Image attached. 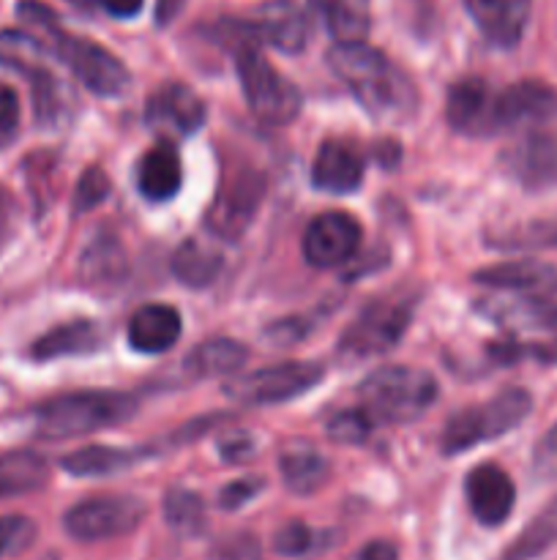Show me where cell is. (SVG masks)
I'll use <instances>...</instances> for the list:
<instances>
[{"mask_svg":"<svg viewBox=\"0 0 557 560\" xmlns=\"http://www.w3.org/2000/svg\"><path fill=\"white\" fill-rule=\"evenodd\" d=\"M246 359H249L246 345L227 337H216L205 339V342L191 350L189 359H186V370L197 377L233 375V372H238L246 364Z\"/></svg>","mask_w":557,"mask_h":560,"instance_id":"29","label":"cell"},{"mask_svg":"<svg viewBox=\"0 0 557 560\" xmlns=\"http://www.w3.org/2000/svg\"><path fill=\"white\" fill-rule=\"evenodd\" d=\"M251 33L284 55H298L309 47L311 20L295 0H268L249 22Z\"/></svg>","mask_w":557,"mask_h":560,"instance_id":"15","label":"cell"},{"mask_svg":"<svg viewBox=\"0 0 557 560\" xmlns=\"http://www.w3.org/2000/svg\"><path fill=\"white\" fill-rule=\"evenodd\" d=\"M284 487L295 495H315L331 476V463L311 446H295L278 457Z\"/></svg>","mask_w":557,"mask_h":560,"instance_id":"28","label":"cell"},{"mask_svg":"<svg viewBox=\"0 0 557 560\" xmlns=\"http://www.w3.org/2000/svg\"><path fill=\"white\" fill-rule=\"evenodd\" d=\"M322 377H325V366L317 361H284V364L235 377L227 383L224 394L244 408H265V405L289 402L311 392Z\"/></svg>","mask_w":557,"mask_h":560,"instance_id":"7","label":"cell"},{"mask_svg":"<svg viewBox=\"0 0 557 560\" xmlns=\"http://www.w3.org/2000/svg\"><path fill=\"white\" fill-rule=\"evenodd\" d=\"M164 523L180 536H200L205 528V503L191 490H169L164 495Z\"/></svg>","mask_w":557,"mask_h":560,"instance_id":"34","label":"cell"},{"mask_svg":"<svg viewBox=\"0 0 557 560\" xmlns=\"http://www.w3.org/2000/svg\"><path fill=\"white\" fill-rule=\"evenodd\" d=\"M20 129V98L9 85H0V145L11 142Z\"/></svg>","mask_w":557,"mask_h":560,"instance_id":"45","label":"cell"},{"mask_svg":"<svg viewBox=\"0 0 557 560\" xmlns=\"http://www.w3.org/2000/svg\"><path fill=\"white\" fill-rule=\"evenodd\" d=\"M109 16H118V20H131L142 11L145 0H96Z\"/></svg>","mask_w":557,"mask_h":560,"instance_id":"48","label":"cell"},{"mask_svg":"<svg viewBox=\"0 0 557 560\" xmlns=\"http://www.w3.org/2000/svg\"><path fill=\"white\" fill-rule=\"evenodd\" d=\"M360 224L344 211H328L311 219L304 235V257L315 268H339L360 249Z\"/></svg>","mask_w":557,"mask_h":560,"instance_id":"13","label":"cell"},{"mask_svg":"<svg viewBox=\"0 0 557 560\" xmlns=\"http://www.w3.org/2000/svg\"><path fill=\"white\" fill-rule=\"evenodd\" d=\"M69 3H74L76 9H85V11L93 9V0H69Z\"/></svg>","mask_w":557,"mask_h":560,"instance_id":"50","label":"cell"},{"mask_svg":"<svg viewBox=\"0 0 557 560\" xmlns=\"http://www.w3.org/2000/svg\"><path fill=\"white\" fill-rule=\"evenodd\" d=\"M371 427H375V421H371L360 408L342 410V413H336L328 421V438H331L333 443L355 446V443H364L366 438H369Z\"/></svg>","mask_w":557,"mask_h":560,"instance_id":"38","label":"cell"},{"mask_svg":"<svg viewBox=\"0 0 557 560\" xmlns=\"http://www.w3.org/2000/svg\"><path fill=\"white\" fill-rule=\"evenodd\" d=\"M489 244L502 252H538L557 249V213L541 219H528L489 235Z\"/></svg>","mask_w":557,"mask_h":560,"instance_id":"32","label":"cell"},{"mask_svg":"<svg viewBox=\"0 0 557 560\" xmlns=\"http://www.w3.org/2000/svg\"><path fill=\"white\" fill-rule=\"evenodd\" d=\"M336 44L364 42L371 27L369 0H311Z\"/></svg>","mask_w":557,"mask_h":560,"instance_id":"30","label":"cell"},{"mask_svg":"<svg viewBox=\"0 0 557 560\" xmlns=\"http://www.w3.org/2000/svg\"><path fill=\"white\" fill-rule=\"evenodd\" d=\"M218 560H262L260 541L251 534H235L227 536L222 545L216 547Z\"/></svg>","mask_w":557,"mask_h":560,"instance_id":"44","label":"cell"},{"mask_svg":"<svg viewBox=\"0 0 557 560\" xmlns=\"http://www.w3.org/2000/svg\"><path fill=\"white\" fill-rule=\"evenodd\" d=\"M222 255L205 241L189 238L175 249L173 273L186 288H208L222 271Z\"/></svg>","mask_w":557,"mask_h":560,"instance_id":"31","label":"cell"},{"mask_svg":"<svg viewBox=\"0 0 557 560\" xmlns=\"http://www.w3.org/2000/svg\"><path fill=\"white\" fill-rule=\"evenodd\" d=\"M235 60H238L240 88H244V98L251 115L265 126L293 124L304 107L298 88L268 63L265 55L251 44V38L235 47Z\"/></svg>","mask_w":557,"mask_h":560,"instance_id":"5","label":"cell"},{"mask_svg":"<svg viewBox=\"0 0 557 560\" xmlns=\"http://www.w3.org/2000/svg\"><path fill=\"white\" fill-rule=\"evenodd\" d=\"M533 474L544 481L557 479V424L546 432L533 452Z\"/></svg>","mask_w":557,"mask_h":560,"instance_id":"43","label":"cell"},{"mask_svg":"<svg viewBox=\"0 0 557 560\" xmlns=\"http://www.w3.org/2000/svg\"><path fill=\"white\" fill-rule=\"evenodd\" d=\"M49 52L58 55L71 71H74L76 80L87 88L96 96H120V93L129 88V71L126 66L115 58L109 49L98 47L96 42H87V38L69 36V33L60 27L52 38L47 42Z\"/></svg>","mask_w":557,"mask_h":560,"instance_id":"9","label":"cell"},{"mask_svg":"<svg viewBox=\"0 0 557 560\" xmlns=\"http://www.w3.org/2000/svg\"><path fill=\"white\" fill-rule=\"evenodd\" d=\"M315 547V530L304 523H287L273 536V550L284 558H300Z\"/></svg>","mask_w":557,"mask_h":560,"instance_id":"41","label":"cell"},{"mask_svg":"<svg viewBox=\"0 0 557 560\" xmlns=\"http://www.w3.org/2000/svg\"><path fill=\"white\" fill-rule=\"evenodd\" d=\"M82 282L96 290H112L126 282L129 273V257L123 244L115 235H98L85 246L80 257Z\"/></svg>","mask_w":557,"mask_h":560,"instance_id":"23","label":"cell"},{"mask_svg":"<svg viewBox=\"0 0 557 560\" xmlns=\"http://www.w3.org/2000/svg\"><path fill=\"white\" fill-rule=\"evenodd\" d=\"M107 197H109V178L104 175V170L87 167L85 173H82L80 184H76L71 208H74V213H87L96 206H102Z\"/></svg>","mask_w":557,"mask_h":560,"instance_id":"39","label":"cell"},{"mask_svg":"<svg viewBox=\"0 0 557 560\" xmlns=\"http://www.w3.org/2000/svg\"><path fill=\"white\" fill-rule=\"evenodd\" d=\"M218 448H222L224 463H246V459L251 457V452H254V443H251L249 435L238 432V435H233L229 441H222Z\"/></svg>","mask_w":557,"mask_h":560,"instance_id":"46","label":"cell"},{"mask_svg":"<svg viewBox=\"0 0 557 560\" xmlns=\"http://www.w3.org/2000/svg\"><path fill=\"white\" fill-rule=\"evenodd\" d=\"M464 495H467L473 517L486 528H497L511 517L513 503H517V487L506 470L486 463L470 470L467 481H464Z\"/></svg>","mask_w":557,"mask_h":560,"instance_id":"16","label":"cell"},{"mask_svg":"<svg viewBox=\"0 0 557 560\" xmlns=\"http://www.w3.org/2000/svg\"><path fill=\"white\" fill-rule=\"evenodd\" d=\"M491 355H495L500 364H513L519 359H535L544 361V364H557V339L555 342L544 345H522V342H497L491 348Z\"/></svg>","mask_w":557,"mask_h":560,"instance_id":"40","label":"cell"},{"mask_svg":"<svg viewBox=\"0 0 557 560\" xmlns=\"http://www.w3.org/2000/svg\"><path fill=\"white\" fill-rule=\"evenodd\" d=\"M473 282L489 290H544L557 284V268L524 257V260H508L481 268L473 273Z\"/></svg>","mask_w":557,"mask_h":560,"instance_id":"26","label":"cell"},{"mask_svg":"<svg viewBox=\"0 0 557 560\" xmlns=\"http://www.w3.org/2000/svg\"><path fill=\"white\" fill-rule=\"evenodd\" d=\"M349 560H399V552L391 541L377 539V541H369L366 547H360V550Z\"/></svg>","mask_w":557,"mask_h":560,"instance_id":"47","label":"cell"},{"mask_svg":"<svg viewBox=\"0 0 557 560\" xmlns=\"http://www.w3.org/2000/svg\"><path fill=\"white\" fill-rule=\"evenodd\" d=\"M151 457L147 448H120V446H85L63 457L60 468L76 479H102L120 470L134 468L137 463Z\"/></svg>","mask_w":557,"mask_h":560,"instance_id":"24","label":"cell"},{"mask_svg":"<svg viewBox=\"0 0 557 560\" xmlns=\"http://www.w3.org/2000/svg\"><path fill=\"white\" fill-rule=\"evenodd\" d=\"M328 66L375 118H404L415 107V88L410 77L366 42L336 44L328 52Z\"/></svg>","mask_w":557,"mask_h":560,"instance_id":"1","label":"cell"},{"mask_svg":"<svg viewBox=\"0 0 557 560\" xmlns=\"http://www.w3.org/2000/svg\"><path fill=\"white\" fill-rule=\"evenodd\" d=\"M49 479V465L36 452H9L0 457V501L38 492Z\"/></svg>","mask_w":557,"mask_h":560,"instance_id":"27","label":"cell"},{"mask_svg":"<svg viewBox=\"0 0 557 560\" xmlns=\"http://www.w3.org/2000/svg\"><path fill=\"white\" fill-rule=\"evenodd\" d=\"M464 5L486 42L500 49H511L522 42L533 11V0H464Z\"/></svg>","mask_w":557,"mask_h":560,"instance_id":"19","label":"cell"},{"mask_svg":"<svg viewBox=\"0 0 557 560\" xmlns=\"http://www.w3.org/2000/svg\"><path fill=\"white\" fill-rule=\"evenodd\" d=\"M102 328L93 320H71L38 337L31 348V359L52 361L66 359V355L96 353L102 348Z\"/></svg>","mask_w":557,"mask_h":560,"instance_id":"25","label":"cell"},{"mask_svg":"<svg viewBox=\"0 0 557 560\" xmlns=\"http://www.w3.org/2000/svg\"><path fill=\"white\" fill-rule=\"evenodd\" d=\"M137 399L123 392H76L60 394L36 408V432L49 441L87 435L131 419Z\"/></svg>","mask_w":557,"mask_h":560,"instance_id":"3","label":"cell"},{"mask_svg":"<svg viewBox=\"0 0 557 560\" xmlns=\"http://www.w3.org/2000/svg\"><path fill=\"white\" fill-rule=\"evenodd\" d=\"M27 80H31L33 113H36V120L44 129H49V126H55L63 118V88H60V82L55 80L52 71H49L47 66H42V69H36L33 74H27Z\"/></svg>","mask_w":557,"mask_h":560,"instance_id":"36","label":"cell"},{"mask_svg":"<svg viewBox=\"0 0 557 560\" xmlns=\"http://www.w3.org/2000/svg\"><path fill=\"white\" fill-rule=\"evenodd\" d=\"M478 310L500 326L555 328L557 284L544 290H491L489 299H481Z\"/></svg>","mask_w":557,"mask_h":560,"instance_id":"14","label":"cell"},{"mask_svg":"<svg viewBox=\"0 0 557 560\" xmlns=\"http://www.w3.org/2000/svg\"><path fill=\"white\" fill-rule=\"evenodd\" d=\"M265 191L268 180L260 170L244 167V164L224 170L216 197L205 213L208 230L224 241L244 238L265 200Z\"/></svg>","mask_w":557,"mask_h":560,"instance_id":"6","label":"cell"},{"mask_svg":"<svg viewBox=\"0 0 557 560\" xmlns=\"http://www.w3.org/2000/svg\"><path fill=\"white\" fill-rule=\"evenodd\" d=\"M360 410L375 424H410L437 399V381L415 366H382L358 388Z\"/></svg>","mask_w":557,"mask_h":560,"instance_id":"2","label":"cell"},{"mask_svg":"<svg viewBox=\"0 0 557 560\" xmlns=\"http://www.w3.org/2000/svg\"><path fill=\"white\" fill-rule=\"evenodd\" d=\"M530 410H533V397L524 388H506L489 402L464 408L462 413L451 416L442 427V454L451 457V454H462L467 448L481 446V443L508 435L513 427L528 419Z\"/></svg>","mask_w":557,"mask_h":560,"instance_id":"4","label":"cell"},{"mask_svg":"<svg viewBox=\"0 0 557 560\" xmlns=\"http://www.w3.org/2000/svg\"><path fill=\"white\" fill-rule=\"evenodd\" d=\"M265 481L257 479V476H249V479H238V481H229L222 492H218V506L224 512H235V509H244L246 503L254 501L257 495L262 492Z\"/></svg>","mask_w":557,"mask_h":560,"instance_id":"42","label":"cell"},{"mask_svg":"<svg viewBox=\"0 0 557 560\" xmlns=\"http://www.w3.org/2000/svg\"><path fill=\"white\" fill-rule=\"evenodd\" d=\"M183 184L178 148L173 142H156L137 164V189L145 200L167 202L178 195Z\"/></svg>","mask_w":557,"mask_h":560,"instance_id":"22","label":"cell"},{"mask_svg":"<svg viewBox=\"0 0 557 560\" xmlns=\"http://www.w3.org/2000/svg\"><path fill=\"white\" fill-rule=\"evenodd\" d=\"M413 299H380L366 306L339 339V355L360 361L391 350L413 320Z\"/></svg>","mask_w":557,"mask_h":560,"instance_id":"8","label":"cell"},{"mask_svg":"<svg viewBox=\"0 0 557 560\" xmlns=\"http://www.w3.org/2000/svg\"><path fill=\"white\" fill-rule=\"evenodd\" d=\"M502 170L528 191L557 186V118L513 135L511 148L502 153Z\"/></svg>","mask_w":557,"mask_h":560,"instance_id":"11","label":"cell"},{"mask_svg":"<svg viewBox=\"0 0 557 560\" xmlns=\"http://www.w3.org/2000/svg\"><path fill=\"white\" fill-rule=\"evenodd\" d=\"M36 541V523L22 514H9L0 517V558L20 556V552L31 550Z\"/></svg>","mask_w":557,"mask_h":560,"instance_id":"37","label":"cell"},{"mask_svg":"<svg viewBox=\"0 0 557 560\" xmlns=\"http://www.w3.org/2000/svg\"><path fill=\"white\" fill-rule=\"evenodd\" d=\"M446 118L467 137L495 135V91L481 77H464L448 88Z\"/></svg>","mask_w":557,"mask_h":560,"instance_id":"17","label":"cell"},{"mask_svg":"<svg viewBox=\"0 0 557 560\" xmlns=\"http://www.w3.org/2000/svg\"><path fill=\"white\" fill-rule=\"evenodd\" d=\"M145 517V503L134 495H98L71 506L63 528L76 541H107L131 534Z\"/></svg>","mask_w":557,"mask_h":560,"instance_id":"10","label":"cell"},{"mask_svg":"<svg viewBox=\"0 0 557 560\" xmlns=\"http://www.w3.org/2000/svg\"><path fill=\"white\" fill-rule=\"evenodd\" d=\"M147 124L156 129H169L180 137H189L202 129L208 118V109L202 98L183 82H167L153 96L145 107Z\"/></svg>","mask_w":557,"mask_h":560,"instance_id":"18","label":"cell"},{"mask_svg":"<svg viewBox=\"0 0 557 560\" xmlns=\"http://www.w3.org/2000/svg\"><path fill=\"white\" fill-rule=\"evenodd\" d=\"M557 118V91L541 80H522L495 93V135H522Z\"/></svg>","mask_w":557,"mask_h":560,"instance_id":"12","label":"cell"},{"mask_svg":"<svg viewBox=\"0 0 557 560\" xmlns=\"http://www.w3.org/2000/svg\"><path fill=\"white\" fill-rule=\"evenodd\" d=\"M11 224H14V202H11V197L5 195V189L0 186V249H3V244L9 241Z\"/></svg>","mask_w":557,"mask_h":560,"instance_id":"49","label":"cell"},{"mask_svg":"<svg viewBox=\"0 0 557 560\" xmlns=\"http://www.w3.org/2000/svg\"><path fill=\"white\" fill-rule=\"evenodd\" d=\"M180 331H183V323H180L178 310L167 304H147L131 315L129 345L137 353H167L180 339Z\"/></svg>","mask_w":557,"mask_h":560,"instance_id":"21","label":"cell"},{"mask_svg":"<svg viewBox=\"0 0 557 560\" xmlns=\"http://www.w3.org/2000/svg\"><path fill=\"white\" fill-rule=\"evenodd\" d=\"M364 180V159L349 142L325 140L311 164V184L331 195H349Z\"/></svg>","mask_w":557,"mask_h":560,"instance_id":"20","label":"cell"},{"mask_svg":"<svg viewBox=\"0 0 557 560\" xmlns=\"http://www.w3.org/2000/svg\"><path fill=\"white\" fill-rule=\"evenodd\" d=\"M557 547V498L519 534L502 560H535Z\"/></svg>","mask_w":557,"mask_h":560,"instance_id":"33","label":"cell"},{"mask_svg":"<svg viewBox=\"0 0 557 560\" xmlns=\"http://www.w3.org/2000/svg\"><path fill=\"white\" fill-rule=\"evenodd\" d=\"M44 55H47V47L33 33L0 31V63L5 69H14L27 77L36 69H42Z\"/></svg>","mask_w":557,"mask_h":560,"instance_id":"35","label":"cell"}]
</instances>
